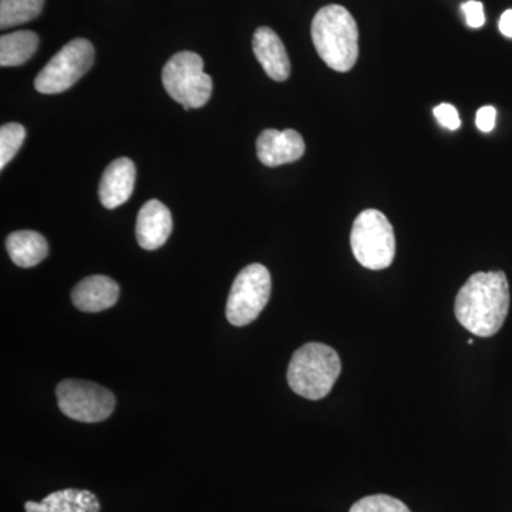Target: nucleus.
I'll use <instances>...</instances> for the list:
<instances>
[{
	"instance_id": "obj_16",
	"label": "nucleus",
	"mask_w": 512,
	"mask_h": 512,
	"mask_svg": "<svg viewBox=\"0 0 512 512\" xmlns=\"http://www.w3.org/2000/svg\"><path fill=\"white\" fill-rule=\"evenodd\" d=\"M39 47V36L30 30H18L0 37V66H22Z\"/></svg>"
},
{
	"instance_id": "obj_22",
	"label": "nucleus",
	"mask_w": 512,
	"mask_h": 512,
	"mask_svg": "<svg viewBox=\"0 0 512 512\" xmlns=\"http://www.w3.org/2000/svg\"><path fill=\"white\" fill-rule=\"evenodd\" d=\"M495 120H497V110L493 106L481 107L477 111L476 124L478 130L483 133H491L494 130Z\"/></svg>"
},
{
	"instance_id": "obj_6",
	"label": "nucleus",
	"mask_w": 512,
	"mask_h": 512,
	"mask_svg": "<svg viewBox=\"0 0 512 512\" xmlns=\"http://www.w3.org/2000/svg\"><path fill=\"white\" fill-rule=\"evenodd\" d=\"M272 279L261 264L248 265L232 284L227 302V319L231 325L247 326L254 322L271 298Z\"/></svg>"
},
{
	"instance_id": "obj_13",
	"label": "nucleus",
	"mask_w": 512,
	"mask_h": 512,
	"mask_svg": "<svg viewBox=\"0 0 512 512\" xmlns=\"http://www.w3.org/2000/svg\"><path fill=\"white\" fill-rule=\"evenodd\" d=\"M256 60L264 67L265 73L275 82H285L291 74V60L281 37L271 28H259L252 40Z\"/></svg>"
},
{
	"instance_id": "obj_10",
	"label": "nucleus",
	"mask_w": 512,
	"mask_h": 512,
	"mask_svg": "<svg viewBox=\"0 0 512 512\" xmlns=\"http://www.w3.org/2000/svg\"><path fill=\"white\" fill-rule=\"evenodd\" d=\"M173 232V217L158 200L147 201L138 212L136 237L138 245L146 251L163 247Z\"/></svg>"
},
{
	"instance_id": "obj_11",
	"label": "nucleus",
	"mask_w": 512,
	"mask_h": 512,
	"mask_svg": "<svg viewBox=\"0 0 512 512\" xmlns=\"http://www.w3.org/2000/svg\"><path fill=\"white\" fill-rule=\"evenodd\" d=\"M136 184V165L127 157L117 158L106 168L99 185V198L107 210L130 200Z\"/></svg>"
},
{
	"instance_id": "obj_18",
	"label": "nucleus",
	"mask_w": 512,
	"mask_h": 512,
	"mask_svg": "<svg viewBox=\"0 0 512 512\" xmlns=\"http://www.w3.org/2000/svg\"><path fill=\"white\" fill-rule=\"evenodd\" d=\"M26 128L19 123L0 127V168H5L25 143Z\"/></svg>"
},
{
	"instance_id": "obj_5",
	"label": "nucleus",
	"mask_w": 512,
	"mask_h": 512,
	"mask_svg": "<svg viewBox=\"0 0 512 512\" xmlns=\"http://www.w3.org/2000/svg\"><path fill=\"white\" fill-rule=\"evenodd\" d=\"M165 92L184 110L201 109L212 96V79L204 60L194 52L175 53L163 69Z\"/></svg>"
},
{
	"instance_id": "obj_19",
	"label": "nucleus",
	"mask_w": 512,
	"mask_h": 512,
	"mask_svg": "<svg viewBox=\"0 0 512 512\" xmlns=\"http://www.w3.org/2000/svg\"><path fill=\"white\" fill-rule=\"evenodd\" d=\"M350 512H412L406 504L390 495H369L357 501Z\"/></svg>"
},
{
	"instance_id": "obj_8",
	"label": "nucleus",
	"mask_w": 512,
	"mask_h": 512,
	"mask_svg": "<svg viewBox=\"0 0 512 512\" xmlns=\"http://www.w3.org/2000/svg\"><path fill=\"white\" fill-rule=\"evenodd\" d=\"M60 412L80 423H100L109 419L116 397L106 387L84 380H63L56 389Z\"/></svg>"
},
{
	"instance_id": "obj_20",
	"label": "nucleus",
	"mask_w": 512,
	"mask_h": 512,
	"mask_svg": "<svg viewBox=\"0 0 512 512\" xmlns=\"http://www.w3.org/2000/svg\"><path fill=\"white\" fill-rule=\"evenodd\" d=\"M434 116L441 126L448 128V130L454 131L461 127L460 116L456 107L451 104L443 103L434 109Z\"/></svg>"
},
{
	"instance_id": "obj_7",
	"label": "nucleus",
	"mask_w": 512,
	"mask_h": 512,
	"mask_svg": "<svg viewBox=\"0 0 512 512\" xmlns=\"http://www.w3.org/2000/svg\"><path fill=\"white\" fill-rule=\"evenodd\" d=\"M94 47L89 40L74 39L60 49L37 74L35 87L42 94L66 92L92 69Z\"/></svg>"
},
{
	"instance_id": "obj_15",
	"label": "nucleus",
	"mask_w": 512,
	"mask_h": 512,
	"mask_svg": "<svg viewBox=\"0 0 512 512\" xmlns=\"http://www.w3.org/2000/svg\"><path fill=\"white\" fill-rule=\"evenodd\" d=\"M6 249L13 264L20 268H33L49 255L46 238L36 231L12 232L6 239Z\"/></svg>"
},
{
	"instance_id": "obj_9",
	"label": "nucleus",
	"mask_w": 512,
	"mask_h": 512,
	"mask_svg": "<svg viewBox=\"0 0 512 512\" xmlns=\"http://www.w3.org/2000/svg\"><path fill=\"white\" fill-rule=\"evenodd\" d=\"M256 154L266 167L295 163L305 154V141L291 128L284 131L268 128L256 140Z\"/></svg>"
},
{
	"instance_id": "obj_4",
	"label": "nucleus",
	"mask_w": 512,
	"mask_h": 512,
	"mask_svg": "<svg viewBox=\"0 0 512 512\" xmlns=\"http://www.w3.org/2000/svg\"><path fill=\"white\" fill-rule=\"evenodd\" d=\"M350 245L360 265L372 271H382L393 264L396 238L390 221L383 212L366 210L353 222Z\"/></svg>"
},
{
	"instance_id": "obj_23",
	"label": "nucleus",
	"mask_w": 512,
	"mask_h": 512,
	"mask_svg": "<svg viewBox=\"0 0 512 512\" xmlns=\"http://www.w3.org/2000/svg\"><path fill=\"white\" fill-rule=\"evenodd\" d=\"M498 28H500V32L505 37H512V9L505 10L503 15H501Z\"/></svg>"
},
{
	"instance_id": "obj_1",
	"label": "nucleus",
	"mask_w": 512,
	"mask_h": 512,
	"mask_svg": "<svg viewBox=\"0 0 512 512\" xmlns=\"http://www.w3.org/2000/svg\"><path fill=\"white\" fill-rule=\"evenodd\" d=\"M510 311V285L503 271L477 272L456 298L460 325L480 338H490L503 328Z\"/></svg>"
},
{
	"instance_id": "obj_14",
	"label": "nucleus",
	"mask_w": 512,
	"mask_h": 512,
	"mask_svg": "<svg viewBox=\"0 0 512 512\" xmlns=\"http://www.w3.org/2000/svg\"><path fill=\"white\" fill-rule=\"evenodd\" d=\"M25 510L26 512H100V501L92 491L67 488V490L47 495L40 503L28 501L25 504Z\"/></svg>"
},
{
	"instance_id": "obj_2",
	"label": "nucleus",
	"mask_w": 512,
	"mask_h": 512,
	"mask_svg": "<svg viewBox=\"0 0 512 512\" xmlns=\"http://www.w3.org/2000/svg\"><path fill=\"white\" fill-rule=\"evenodd\" d=\"M316 52L330 69L345 73L353 69L359 56V30L352 13L340 5H328L312 22Z\"/></svg>"
},
{
	"instance_id": "obj_3",
	"label": "nucleus",
	"mask_w": 512,
	"mask_h": 512,
	"mask_svg": "<svg viewBox=\"0 0 512 512\" xmlns=\"http://www.w3.org/2000/svg\"><path fill=\"white\" fill-rule=\"evenodd\" d=\"M342 372L335 349L323 343H306L293 353L288 367L289 387L303 399H325Z\"/></svg>"
},
{
	"instance_id": "obj_17",
	"label": "nucleus",
	"mask_w": 512,
	"mask_h": 512,
	"mask_svg": "<svg viewBox=\"0 0 512 512\" xmlns=\"http://www.w3.org/2000/svg\"><path fill=\"white\" fill-rule=\"evenodd\" d=\"M45 0H0V28L25 25L42 13Z\"/></svg>"
},
{
	"instance_id": "obj_21",
	"label": "nucleus",
	"mask_w": 512,
	"mask_h": 512,
	"mask_svg": "<svg viewBox=\"0 0 512 512\" xmlns=\"http://www.w3.org/2000/svg\"><path fill=\"white\" fill-rule=\"evenodd\" d=\"M464 15H466L467 25L473 29L483 28L485 23L484 6L483 3L477 0H468V2L461 5Z\"/></svg>"
},
{
	"instance_id": "obj_12",
	"label": "nucleus",
	"mask_w": 512,
	"mask_h": 512,
	"mask_svg": "<svg viewBox=\"0 0 512 512\" xmlns=\"http://www.w3.org/2000/svg\"><path fill=\"white\" fill-rule=\"evenodd\" d=\"M119 296L120 286L116 281L109 276L93 275L74 286L72 302L79 311L96 313L113 308Z\"/></svg>"
}]
</instances>
